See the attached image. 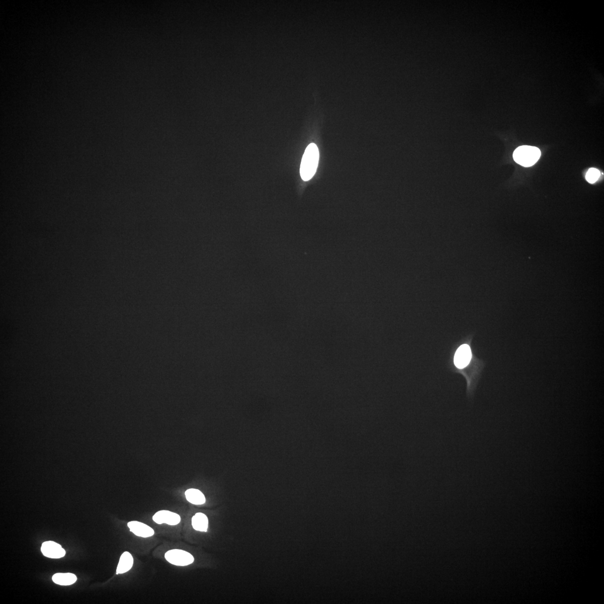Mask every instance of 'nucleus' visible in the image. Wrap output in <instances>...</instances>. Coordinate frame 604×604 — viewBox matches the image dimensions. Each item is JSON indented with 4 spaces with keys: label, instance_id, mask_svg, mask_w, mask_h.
I'll use <instances>...</instances> for the list:
<instances>
[{
    "label": "nucleus",
    "instance_id": "1",
    "mask_svg": "<svg viewBox=\"0 0 604 604\" xmlns=\"http://www.w3.org/2000/svg\"><path fill=\"white\" fill-rule=\"evenodd\" d=\"M319 157L318 148L316 144H309L304 153L300 168L301 176L304 182L309 181L315 174Z\"/></svg>",
    "mask_w": 604,
    "mask_h": 604
},
{
    "label": "nucleus",
    "instance_id": "2",
    "mask_svg": "<svg viewBox=\"0 0 604 604\" xmlns=\"http://www.w3.org/2000/svg\"><path fill=\"white\" fill-rule=\"evenodd\" d=\"M540 149L536 147L522 146L517 148L513 153V158L517 164L529 167L536 164L541 157Z\"/></svg>",
    "mask_w": 604,
    "mask_h": 604
},
{
    "label": "nucleus",
    "instance_id": "3",
    "mask_svg": "<svg viewBox=\"0 0 604 604\" xmlns=\"http://www.w3.org/2000/svg\"><path fill=\"white\" fill-rule=\"evenodd\" d=\"M164 557L169 563L177 566H187L191 565L194 561L191 553L181 550L168 551Z\"/></svg>",
    "mask_w": 604,
    "mask_h": 604
},
{
    "label": "nucleus",
    "instance_id": "4",
    "mask_svg": "<svg viewBox=\"0 0 604 604\" xmlns=\"http://www.w3.org/2000/svg\"><path fill=\"white\" fill-rule=\"evenodd\" d=\"M41 551L43 555L50 558L58 559L63 557L66 555V551L59 544L48 541L42 544Z\"/></svg>",
    "mask_w": 604,
    "mask_h": 604
},
{
    "label": "nucleus",
    "instance_id": "5",
    "mask_svg": "<svg viewBox=\"0 0 604 604\" xmlns=\"http://www.w3.org/2000/svg\"><path fill=\"white\" fill-rule=\"evenodd\" d=\"M471 358V349L469 346L464 344L458 349L454 356V362L457 368L462 369L468 365Z\"/></svg>",
    "mask_w": 604,
    "mask_h": 604
},
{
    "label": "nucleus",
    "instance_id": "6",
    "mask_svg": "<svg viewBox=\"0 0 604 604\" xmlns=\"http://www.w3.org/2000/svg\"><path fill=\"white\" fill-rule=\"evenodd\" d=\"M153 521L158 524H167L169 526H177L181 521L178 514L167 510H161L156 512L153 516Z\"/></svg>",
    "mask_w": 604,
    "mask_h": 604
},
{
    "label": "nucleus",
    "instance_id": "7",
    "mask_svg": "<svg viewBox=\"0 0 604 604\" xmlns=\"http://www.w3.org/2000/svg\"><path fill=\"white\" fill-rule=\"evenodd\" d=\"M130 531L138 537L148 538L154 535V531L150 527L146 524L137 521L130 522L128 523Z\"/></svg>",
    "mask_w": 604,
    "mask_h": 604
},
{
    "label": "nucleus",
    "instance_id": "8",
    "mask_svg": "<svg viewBox=\"0 0 604 604\" xmlns=\"http://www.w3.org/2000/svg\"><path fill=\"white\" fill-rule=\"evenodd\" d=\"M133 565V558L131 553L125 552L120 558L117 569V574H123L129 571Z\"/></svg>",
    "mask_w": 604,
    "mask_h": 604
},
{
    "label": "nucleus",
    "instance_id": "9",
    "mask_svg": "<svg viewBox=\"0 0 604 604\" xmlns=\"http://www.w3.org/2000/svg\"><path fill=\"white\" fill-rule=\"evenodd\" d=\"M52 580L57 585L61 586L71 585L77 581V577L70 573H58L52 577Z\"/></svg>",
    "mask_w": 604,
    "mask_h": 604
},
{
    "label": "nucleus",
    "instance_id": "10",
    "mask_svg": "<svg viewBox=\"0 0 604 604\" xmlns=\"http://www.w3.org/2000/svg\"><path fill=\"white\" fill-rule=\"evenodd\" d=\"M192 526L195 530L200 532H207L208 519L205 514L198 512L192 518Z\"/></svg>",
    "mask_w": 604,
    "mask_h": 604
},
{
    "label": "nucleus",
    "instance_id": "11",
    "mask_svg": "<svg viewBox=\"0 0 604 604\" xmlns=\"http://www.w3.org/2000/svg\"><path fill=\"white\" fill-rule=\"evenodd\" d=\"M185 494L187 500L194 505H202L206 502L205 496L201 491L197 489H189Z\"/></svg>",
    "mask_w": 604,
    "mask_h": 604
},
{
    "label": "nucleus",
    "instance_id": "12",
    "mask_svg": "<svg viewBox=\"0 0 604 604\" xmlns=\"http://www.w3.org/2000/svg\"><path fill=\"white\" fill-rule=\"evenodd\" d=\"M600 176V172L596 168H591L588 169L586 176V181L590 184L595 183Z\"/></svg>",
    "mask_w": 604,
    "mask_h": 604
}]
</instances>
